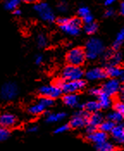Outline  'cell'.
Listing matches in <instances>:
<instances>
[{
    "label": "cell",
    "mask_w": 124,
    "mask_h": 151,
    "mask_svg": "<svg viewBox=\"0 0 124 151\" xmlns=\"http://www.w3.org/2000/svg\"><path fill=\"white\" fill-rule=\"evenodd\" d=\"M104 45L101 40L97 38H90L85 44V55L86 59L94 60L97 59L104 52Z\"/></svg>",
    "instance_id": "cell-1"
},
{
    "label": "cell",
    "mask_w": 124,
    "mask_h": 151,
    "mask_svg": "<svg viewBox=\"0 0 124 151\" xmlns=\"http://www.w3.org/2000/svg\"><path fill=\"white\" fill-rule=\"evenodd\" d=\"M54 85H56L57 86H59L61 89L62 93L68 94V93H76L82 91L85 87L86 83L83 80L67 81H64L62 78H59L55 81Z\"/></svg>",
    "instance_id": "cell-2"
},
{
    "label": "cell",
    "mask_w": 124,
    "mask_h": 151,
    "mask_svg": "<svg viewBox=\"0 0 124 151\" xmlns=\"http://www.w3.org/2000/svg\"><path fill=\"white\" fill-rule=\"evenodd\" d=\"M34 12L37 13L39 17L46 23H53L55 20L54 12L48 4L45 2H38L34 4Z\"/></svg>",
    "instance_id": "cell-3"
},
{
    "label": "cell",
    "mask_w": 124,
    "mask_h": 151,
    "mask_svg": "<svg viewBox=\"0 0 124 151\" xmlns=\"http://www.w3.org/2000/svg\"><path fill=\"white\" fill-rule=\"evenodd\" d=\"M66 60L68 65L80 67L85 63L86 60L85 51L82 47H73L68 51Z\"/></svg>",
    "instance_id": "cell-4"
},
{
    "label": "cell",
    "mask_w": 124,
    "mask_h": 151,
    "mask_svg": "<svg viewBox=\"0 0 124 151\" xmlns=\"http://www.w3.org/2000/svg\"><path fill=\"white\" fill-rule=\"evenodd\" d=\"M18 86L14 82L4 83L0 89V99L4 101H11L18 95Z\"/></svg>",
    "instance_id": "cell-5"
},
{
    "label": "cell",
    "mask_w": 124,
    "mask_h": 151,
    "mask_svg": "<svg viewBox=\"0 0 124 151\" xmlns=\"http://www.w3.org/2000/svg\"><path fill=\"white\" fill-rule=\"evenodd\" d=\"M90 116V113L85 110H79L73 116H72L69 126L72 129H80L86 127L88 124V119Z\"/></svg>",
    "instance_id": "cell-6"
},
{
    "label": "cell",
    "mask_w": 124,
    "mask_h": 151,
    "mask_svg": "<svg viewBox=\"0 0 124 151\" xmlns=\"http://www.w3.org/2000/svg\"><path fill=\"white\" fill-rule=\"evenodd\" d=\"M84 76V71L80 67L67 65L65 67L61 72V78L64 81H79L82 80Z\"/></svg>",
    "instance_id": "cell-7"
},
{
    "label": "cell",
    "mask_w": 124,
    "mask_h": 151,
    "mask_svg": "<svg viewBox=\"0 0 124 151\" xmlns=\"http://www.w3.org/2000/svg\"><path fill=\"white\" fill-rule=\"evenodd\" d=\"M82 25V20L78 17L68 18L67 23L59 26L60 29L69 35L76 36L80 33V29Z\"/></svg>",
    "instance_id": "cell-8"
},
{
    "label": "cell",
    "mask_w": 124,
    "mask_h": 151,
    "mask_svg": "<svg viewBox=\"0 0 124 151\" xmlns=\"http://www.w3.org/2000/svg\"><path fill=\"white\" fill-rule=\"evenodd\" d=\"M102 92L110 97H113L120 93L122 87L121 83L116 79H110L105 82L102 86Z\"/></svg>",
    "instance_id": "cell-9"
},
{
    "label": "cell",
    "mask_w": 124,
    "mask_h": 151,
    "mask_svg": "<svg viewBox=\"0 0 124 151\" xmlns=\"http://www.w3.org/2000/svg\"><path fill=\"white\" fill-rule=\"evenodd\" d=\"M39 93L42 97L55 99L61 96L62 91L56 85H48V86H41L39 88Z\"/></svg>",
    "instance_id": "cell-10"
},
{
    "label": "cell",
    "mask_w": 124,
    "mask_h": 151,
    "mask_svg": "<svg viewBox=\"0 0 124 151\" xmlns=\"http://www.w3.org/2000/svg\"><path fill=\"white\" fill-rule=\"evenodd\" d=\"M102 122H103V116L100 112L97 111V112L90 114L87 126L85 127L86 134H90V133L94 132L95 130L98 129Z\"/></svg>",
    "instance_id": "cell-11"
},
{
    "label": "cell",
    "mask_w": 124,
    "mask_h": 151,
    "mask_svg": "<svg viewBox=\"0 0 124 151\" xmlns=\"http://www.w3.org/2000/svg\"><path fill=\"white\" fill-rule=\"evenodd\" d=\"M18 120L14 114L10 112H4L0 114V126L5 129L15 128L17 125Z\"/></svg>",
    "instance_id": "cell-12"
},
{
    "label": "cell",
    "mask_w": 124,
    "mask_h": 151,
    "mask_svg": "<svg viewBox=\"0 0 124 151\" xmlns=\"http://www.w3.org/2000/svg\"><path fill=\"white\" fill-rule=\"evenodd\" d=\"M86 140L92 142L94 145L101 144L108 141V135L107 133L102 131L100 129H97L94 132L86 134Z\"/></svg>",
    "instance_id": "cell-13"
},
{
    "label": "cell",
    "mask_w": 124,
    "mask_h": 151,
    "mask_svg": "<svg viewBox=\"0 0 124 151\" xmlns=\"http://www.w3.org/2000/svg\"><path fill=\"white\" fill-rule=\"evenodd\" d=\"M85 78L88 81H100L107 78L105 70L100 68H93L87 70L85 73Z\"/></svg>",
    "instance_id": "cell-14"
},
{
    "label": "cell",
    "mask_w": 124,
    "mask_h": 151,
    "mask_svg": "<svg viewBox=\"0 0 124 151\" xmlns=\"http://www.w3.org/2000/svg\"><path fill=\"white\" fill-rule=\"evenodd\" d=\"M113 139L118 143L124 144V126L122 124H116L110 132Z\"/></svg>",
    "instance_id": "cell-15"
},
{
    "label": "cell",
    "mask_w": 124,
    "mask_h": 151,
    "mask_svg": "<svg viewBox=\"0 0 124 151\" xmlns=\"http://www.w3.org/2000/svg\"><path fill=\"white\" fill-rule=\"evenodd\" d=\"M46 115V122L49 124L58 123L64 120L67 117V114L65 112H57V113H50L47 111L44 112Z\"/></svg>",
    "instance_id": "cell-16"
},
{
    "label": "cell",
    "mask_w": 124,
    "mask_h": 151,
    "mask_svg": "<svg viewBox=\"0 0 124 151\" xmlns=\"http://www.w3.org/2000/svg\"><path fill=\"white\" fill-rule=\"evenodd\" d=\"M63 103L70 107H78L79 105V98L76 93L65 94L62 98Z\"/></svg>",
    "instance_id": "cell-17"
},
{
    "label": "cell",
    "mask_w": 124,
    "mask_h": 151,
    "mask_svg": "<svg viewBox=\"0 0 124 151\" xmlns=\"http://www.w3.org/2000/svg\"><path fill=\"white\" fill-rule=\"evenodd\" d=\"M107 77H110L111 79H116L121 77L123 69L120 68L118 66H108L105 69Z\"/></svg>",
    "instance_id": "cell-18"
},
{
    "label": "cell",
    "mask_w": 124,
    "mask_h": 151,
    "mask_svg": "<svg viewBox=\"0 0 124 151\" xmlns=\"http://www.w3.org/2000/svg\"><path fill=\"white\" fill-rule=\"evenodd\" d=\"M47 110V108L44 107V105H42L39 101L37 103H35L34 105H32L31 106L29 107L28 109V112L31 115H34V116H38V115H41L42 113H44Z\"/></svg>",
    "instance_id": "cell-19"
},
{
    "label": "cell",
    "mask_w": 124,
    "mask_h": 151,
    "mask_svg": "<svg viewBox=\"0 0 124 151\" xmlns=\"http://www.w3.org/2000/svg\"><path fill=\"white\" fill-rule=\"evenodd\" d=\"M97 99H98L97 101L101 106V109H108L112 105V100H111L110 97L108 96L107 94L103 93L102 92Z\"/></svg>",
    "instance_id": "cell-20"
},
{
    "label": "cell",
    "mask_w": 124,
    "mask_h": 151,
    "mask_svg": "<svg viewBox=\"0 0 124 151\" xmlns=\"http://www.w3.org/2000/svg\"><path fill=\"white\" fill-rule=\"evenodd\" d=\"M100 109H101V106L99 105L98 101H94V100L85 103V106H84V110H85L89 113L97 112Z\"/></svg>",
    "instance_id": "cell-21"
},
{
    "label": "cell",
    "mask_w": 124,
    "mask_h": 151,
    "mask_svg": "<svg viewBox=\"0 0 124 151\" xmlns=\"http://www.w3.org/2000/svg\"><path fill=\"white\" fill-rule=\"evenodd\" d=\"M95 149L97 151H118L116 147L110 142H105L101 144L95 145Z\"/></svg>",
    "instance_id": "cell-22"
},
{
    "label": "cell",
    "mask_w": 124,
    "mask_h": 151,
    "mask_svg": "<svg viewBox=\"0 0 124 151\" xmlns=\"http://www.w3.org/2000/svg\"><path fill=\"white\" fill-rule=\"evenodd\" d=\"M109 58V66H118L122 61V55L118 52L108 54Z\"/></svg>",
    "instance_id": "cell-23"
},
{
    "label": "cell",
    "mask_w": 124,
    "mask_h": 151,
    "mask_svg": "<svg viewBox=\"0 0 124 151\" xmlns=\"http://www.w3.org/2000/svg\"><path fill=\"white\" fill-rule=\"evenodd\" d=\"M20 3H21V0H5L4 6L5 10L13 12L16 9H18Z\"/></svg>",
    "instance_id": "cell-24"
},
{
    "label": "cell",
    "mask_w": 124,
    "mask_h": 151,
    "mask_svg": "<svg viewBox=\"0 0 124 151\" xmlns=\"http://www.w3.org/2000/svg\"><path fill=\"white\" fill-rule=\"evenodd\" d=\"M115 125L116 124L115 123H113V122L110 121V120H106V121L103 120V122L102 123L101 125L99 126L98 129H100V130L105 132V133H110Z\"/></svg>",
    "instance_id": "cell-25"
},
{
    "label": "cell",
    "mask_w": 124,
    "mask_h": 151,
    "mask_svg": "<svg viewBox=\"0 0 124 151\" xmlns=\"http://www.w3.org/2000/svg\"><path fill=\"white\" fill-rule=\"evenodd\" d=\"M107 118H108V120L111 121V122L115 123L116 124H119V123H121L123 121V116L121 113L115 111H111L110 113H109L108 116H107Z\"/></svg>",
    "instance_id": "cell-26"
},
{
    "label": "cell",
    "mask_w": 124,
    "mask_h": 151,
    "mask_svg": "<svg viewBox=\"0 0 124 151\" xmlns=\"http://www.w3.org/2000/svg\"><path fill=\"white\" fill-rule=\"evenodd\" d=\"M124 42V28L123 29H122L120 31H119V33L117 34L116 35V38H115V42H114V43H113V48L114 49H118L120 47L122 46V44Z\"/></svg>",
    "instance_id": "cell-27"
},
{
    "label": "cell",
    "mask_w": 124,
    "mask_h": 151,
    "mask_svg": "<svg viewBox=\"0 0 124 151\" xmlns=\"http://www.w3.org/2000/svg\"><path fill=\"white\" fill-rule=\"evenodd\" d=\"M97 30V23H95L94 22L85 25V31L88 35H92V34L96 33Z\"/></svg>",
    "instance_id": "cell-28"
},
{
    "label": "cell",
    "mask_w": 124,
    "mask_h": 151,
    "mask_svg": "<svg viewBox=\"0 0 124 151\" xmlns=\"http://www.w3.org/2000/svg\"><path fill=\"white\" fill-rule=\"evenodd\" d=\"M36 43L40 47H45L47 45V38L44 34H39L36 37Z\"/></svg>",
    "instance_id": "cell-29"
},
{
    "label": "cell",
    "mask_w": 124,
    "mask_h": 151,
    "mask_svg": "<svg viewBox=\"0 0 124 151\" xmlns=\"http://www.w3.org/2000/svg\"><path fill=\"white\" fill-rule=\"evenodd\" d=\"M11 137V131L8 129L0 126V142H4Z\"/></svg>",
    "instance_id": "cell-30"
},
{
    "label": "cell",
    "mask_w": 124,
    "mask_h": 151,
    "mask_svg": "<svg viewBox=\"0 0 124 151\" xmlns=\"http://www.w3.org/2000/svg\"><path fill=\"white\" fill-rule=\"evenodd\" d=\"M39 102L42 104V105H44V107H46L47 109L53 106L54 102V99H49V98H45V97H42L40 99H39Z\"/></svg>",
    "instance_id": "cell-31"
},
{
    "label": "cell",
    "mask_w": 124,
    "mask_h": 151,
    "mask_svg": "<svg viewBox=\"0 0 124 151\" xmlns=\"http://www.w3.org/2000/svg\"><path fill=\"white\" fill-rule=\"evenodd\" d=\"M78 14H79V16L81 18H83L85 16L90 14V12L88 7H86V6H81V7H79V9L78 10Z\"/></svg>",
    "instance_id": "cell-32"
},
{
    "label": "cell",
    "mask_w": 124,
    "mask_h": 151,
    "mask_svg": "<svg viewBox=\"0 0 124 151\" xmlns=\"http://www.w3.org/2000/svg\"><path fill=\"white\" fill-rule=\"evenodd\" d=\"M70 126L69 124H62L59 127H57L55 129H54V134H62V133H65L68 131L70 129Z\"/></svg>",
    "instance_id": "cell-33"
},
{
    "label": "cell",
    "mask_w": 124,
    "mask_h": 151,
    "mask_svg": "<svg viewBox=\"0 0 124 151\" xmlns=\"http://www.w3.org/2000/svg\"><path fill=\"white\" fill-rule=\"evenodd\" d=\"M114 108H115V111L121 113L124 117V102H122V101L116 102L114 105Z\"/></svg>",
    "instance_id": "cell-34"
},
{
    "label": "cell",
    "mask_w": 124,
    "mask_h": 151,
    "mask_svg": "<svg viewBox=\"0 0 124 151\" xmlns=\"http://www.w3.org/2000/svg\"><path fill=\"white\" fill-rule=\"evenodd\" d=\"M57 10L59 12H62V13L67 12L68 10L67 4L66 2H64V1L59 2V3L57 4Z\"/></svg>",
    "instance_id": "cell-35"
},
{
    "label": "cell",
    "mask_w": 124,
    "mask_h": 151,
    "mask_svg": "<svg viewBox=\"0 0 124 151\" xmlns=\"http://www.w3.org/2000/svg\"><path fill=\"white\" fill-rule=\"evenodd\" d=\"M89 93H90V94H91L92 96L98 98L99 95L102 93V89L97 88V87H94V88H91V89H90V91H89Z\"/></svg>",
    "instance_id": "cell-36"
},
{
    "label": "cell",
    "mask_w": 124,
    "mask_h": 151,
    "mask_svg": "<svg viewBox=\"0 0 124 151\" xmlns=\"http://www.w3.org/2000/svg\"><path fill=\"white\" fill-rule=\"evenodd\" d=\"M81 20H82V22H84L85 24H88V23H93V17H92L91 14H89V15L85 16V17H83Z\"/></svg>",
    "instance_id": "cell-37"
},
{
    "label": "cell",
    "mask_w": 124,
    "mask_h": 151,
    "mask_svg": "<svg viewBox=\"0 0 124 151\" xmlns=\"http://www.w3.org/2000/svg\"><path fill=\"white\" fill-rule=\"evenodd\" d=\"M42 61H43V57H42V55H36L35 56V59H34V62H35V64L36 65H40V64H42Z\"/></svg>",
    "instance_id": "cell-38"
},
{
    "label": "cell",
    "mask_w": 124,
    "mask_h": 151,
    "mask_svg": "<svg viewBox=\"0 0 124 151\" xmlns=\"http://www.w3.org/2000/svg\"><path fill=\"white\" fill-rule=\"evenodd\" d=\"M114 14H115V11L113 9H108L104 13V16L106 17H110L114 16Z\"/></svg>",
    "instance_id": "cell-39"
},
{
    "label": "cell",
    "mask_w": 124,
    "mask_h": 151,
    "mask_svg": "<svg viewBox=\"0 0 124 151\" xmlns=\"http://www.w3.org/2000/svg\"><path fill=\"white\" fill-rule=\"evenodd\" d=\"M28 132H29V133H35V132H37V130H38V127L36 126V125H31V126H29V128H28Z\"/></svg>",
    "instance_id": "cell-40"
},
{
    "label": "cell",
    "mask_w": 124,
    "mask_h": 151,
    "mask_svg": "<svg viewBox=\"0 0 124 151\" xmlns=\"http://www.w3.org/2000/svg\"><path fill=\"white\" fill-rule=\"evenodd\" d=\"M115 2H116V0H105L104 1V4L107 5V6H110V5L114 4Z\"/></svg>",
    "instance_id": "cell-41"
},
{
    "label": "cell",
    "mask_w": 124,
    "mask_h": 151,
    "mask_svg": "<svg viewBox=\"0 0 124 151\" xmlns=\"http://www.w3.org/2000/svg\"><path fill=\"white\" fill-rule=\"evenodd\" d=\"M119 99H120V101L124 102V90L121 89L120 93H119Z\"/></svg>",
    "instance_id": "cell-42"
},
{
    "label": "cell",
    "mask_w": 124,
    "mask_h": 151,
    "mask_svg": "<svg viewBox=\"0 0 124 151\" xmlns=\"http://www.w3.org/2000/svg\"><path fill=\"white\" fill-rule=\"evenodd\" d=\"M12 13H13L15 16H17V17H18V16H21V15H22V11H21L20 9H16L15 11L12 12Z\"/></svg>",
    "instance_id": "cell-43"
},
{
    "label": "cell",
    "mask_w": 124,
    "mask_h": 151,
    "mask_svg": "<svg viewBox=\"0 0 124 151\" xmlns=\"http://www.w3.org/2000/svg\"><path fill=\"white\" fill-rule=\"evenodd\" d=\"M21 1H23V2L28 3V4H36V3H38V0H21Z\"/></svg>",
    "instance_id": "cell-44"
},
{
    "label": "cell",
    "mask_w": 124,
    "mask_h": 151,
    "mask_svg": "<svg viewBox=\"0 0 124 151\" xmlns=\"http://www.w3.org/2000/svg\"><path fill=\"white\" fill-rule=\"evenodd\" d=\"M120 12H121L122 15L124 16V1L121 4V5H120Z\"/></svg>",
    "instance_id": "cell-45"
},
{
    "label": "cell",
    "mask_w": 124,
    "mask_h": 151,
    "mask_svg": "<svg viewBox=\"0 0 124 151\" xmlns=\"http://www.w3.org/2000/svg\"><path fill=\"white\" fill-rule=\"evenodd\" d=\"M121 81L124 83V69H123V73H122V75H121Z\"/></svg>",
    "instance_id": "cell-46"
},
{
    "label": "cell",
    "mask_w": 124,
    "mask_h": 151,
    "mask_svg": "<svg viewBox=\"0 0 124 151\" xmlns=\"http://www.w3.org/2000/svg\"><path fill=\"white\" fill-rule=\"evenodd\" d=\"M122 89H123V90H124V86H123V88H122Z\"/></svg>",
    "instance_id": "cell-47"
}]
</instances>
